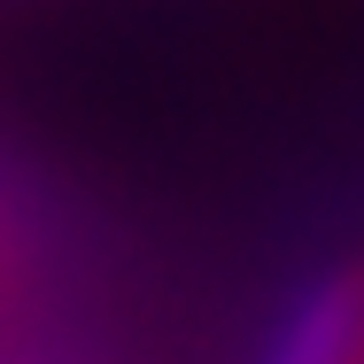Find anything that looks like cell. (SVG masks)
<instances>
[{
	"label": "cell",
	"instance_id": "cell-1",
	"mask_svg": "<svg viewBox=\"0 0 364 364\" xmlns=\"http://www.w3.org/2000/svg\"><path fill=\"white\" fill-rule=\"evenodd\" d=\"M264 364H364V264H341L302 294Z\"/></svg>",
	"mask_w": 364,
	"mask_h": 364
}]
</instances>
